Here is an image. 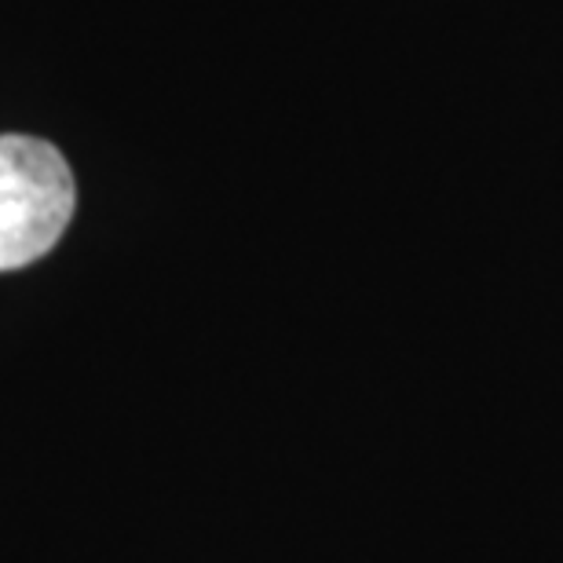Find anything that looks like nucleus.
Instances as JSON below:
<instances>
[{
	"label": "nucleus",
	"instance_id": "1",
	"mask_svg": "<svg viewBox=\"0 0 563 563\" xmlns=\"http://www.w3.org/2000/svg\"><path fill=\"white\" fill-rule=\"evenodd\" d=\"M74 173L52 143L0 136V272L55 250L74 217Z\"/></svg>",
	"mask_w": 563,
	"mask_h": 563
}]
</instances>
